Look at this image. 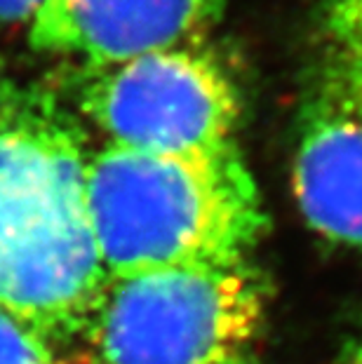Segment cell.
Returning a JSON list of instances; mask_svg holds the SVG:
<instances>
[{"label":"cell","mask_w":362,"mask_h":364,"mask_svg":"<svg viewBox=\"0 0 362 364\" xmlns=\"http://www.w3.org/2000/svg\"><path fill=\"white\" fill-rule=\"evenodd\" d=\"M85 139L55 92L0 66V308L50 343L82 336L109 277L87 214Z\"/></svg>","instance_id":"obj_1"},{"label":"cell","mask_w":362,"mask_h":364,"mask_svg":"<svg viewBox=\"0 0 362 364\" xmlns=\"http://www.w3.org/2000/svg\"><path fill=\"white\" fill-rule=\"evenodd\" d=\"M87 214L109 277L250 259L268 230L238 144L191 153L92 151Z\"/></svg>","instance_id":"obj_2"},{"label":"cell","mask_w":362,"mask_h":364,"mask_svg":"<svg viewBox=\"0 0 362 364\" xmlns=\"http://www.w3.org/2000/svg\"><path fill=\"white\" fill-rule=\"evenodd\" d=\"M268 301L250 259L106 277L82 336L95 364H264Z\"/></svg>","instance_id":"obj_3"},{"label":"cell","mask_w":362,"mask_h":364,"mask_svg":"<svg viewBox=\"0 0 362 364\" xmlns=\"http://www.w3.org/2000/svg\"><path fill=\"white\" fill-rule=\"evenodd\" d=\"M80 68L75 104L109 146L191 153L235 144L240 87L203 36Z\"/></svg>","instance_id":"obj_4"},{"label":"cell","mask_w":362,"mask_h":364,"mask_svg":"<svg viewBox=\"0 0 362 364\" xmlns=\"http://www.w3.org/2000/svg\"><path fill=\"white\" fill-rule=\"evenodd\" d=\"M223 0H45L31 45L99 66L205 36Z\"/></svg>","instance_id":"obj_5"},{"label":"cell","mask_w":362,"mask_h":364,"mask_svg":"<svg viewBox=\"0 0 362 364\" xmlns=\"http://www.w3.org/2000/svg\"><path fill=\"white\" fill-rule=\"evenodd\" d=\"M292 186L327 242L362 252V108L315 90L299 127Z\"/></svg>","instance_id":"obj_6"},{"label":"cell","mask_w":362,"mask_h":364,"mask_svg":"<svg viewBox=\"0 0 362 364\" xmlns=\"http://www.w3.org/2000/svg\"><path fill=\"white\" fill-rule=\"evenodd\" d=\"M315 90L362 108V0H320Z\"/></svg>","instance_id":"obj_7"},{"label":"cell","mask_w":362,"mask_h":364,"mask_svg":"<svg viewBox=\"0 0 362 364\" xmlns=\"http://www.w3.org/2000/svg\"><path fill=\"white\" fill-rule=\"evenodd\" d=\"M0 364H57L52 343L19 320L17 315L0 308Z\"/></svg>","instance_id":"obj_8"},{"label":"cell","mask_w":362,"mask_h":364,"mask_svg":"<svg viewBox=\"0 0 362 364\" xmlns=\"http://www.w3.org/2000/svg\"><path fill=\"white\" fill-rule=\"evenodd\" d=\"M45 0H0V26H31Z\"/></svg>","instance_id":"obj_9"},{"label":"cell","mask_w":362,"mask_h":364,"mask_svg":"<svg viewBox=\"0 0 362 364\" xmlns=\"http://www.w3.org/2000/svg\"><path fill=\"white\" fill-rule=\"evenodd\" d=\"M336 364H362V313L344 331Z\"/></svg>","instance_id":"obj_10"}]
</instances>
